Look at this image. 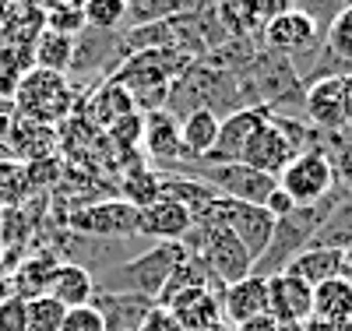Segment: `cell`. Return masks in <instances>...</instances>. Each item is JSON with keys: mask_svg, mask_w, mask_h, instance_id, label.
Segmentation results:
<instances>
[{"mask_svg": "<svg viewBox=\"0 0 352 331\" xmlns=\"http://www.w3.org/2000/svg\"><path fill=\"white\" fill-rule=\"evenodd\" d=\"M222 314H226V324H243L250 317H261L268 314V279L264 275H247L240 282H232L222 289Z\"/></svg>", "mask_w": 352, "mask_h": 331, "instance_id": "2e32d148", "label": "cell"}, {"mask_svg": "<svg viewBox=\"0 0 352 331\" xmlns=\"http://www.w3.org/2000/svg\"><path fill=\"white\" fill-rule=\"evenodd\" d=\"M131 14V0H81V21L96 36H113Z\"/></svg>", "mask_w": 352, "mask_h": 331, "instance_id": "cb8c5ba5", "label": "cell"}, {"mask_svg": "<svg viewBox=\"0 0 352 331\" xmlns=\"http://www.w3.org/2000/svg\"><path fill=\"white\" fill-rule=\"evenodd\" d=\"M56 148V134L50 124H36V120H25L14 113L11 127L4 134V152L8 159H18V162H43L53 156Z\"/></svg>", "mask_w": 352, "mask_h": 331, "instance_id": "9a60e30c", "label": "cell"}, {"mask_svg": "<svg viewBox=\"0 0 352 331\" xmlns=\"http://www.w3.org/2000/svg\"><path fill=\"white\" fill-rule=\"evenodd\" d=\"M32 67V46H0V99L14 103L18 85Z\"/></svg>", "mask_w": 352, "mask_h": 331, "instance_id": "d4e9b609", "label": "cell"}, {"mask_svg": "<svg viewBox=\"0 0 352 331\" xmlns=\"http://www.w3.org/2000/svg\"><path fill=\"white\" fill-rule=\"evenodd\" d=\"M0 233H4V208H0Z\"/></svg>", "mask_w": 352, "mask_h": 331, "instance_id": "7bdbcfd3", "label": "cell"}, {"mask_svg": "<svg viewBox=\"0 0 352 331\" xmlns=\"http://www.w3.org/2000/svg\"><path fill=\"white\" fill-rule=\"evenodd\" d=\"M173 53L166 50H141L134 56H124V64L113 71V81L124 85L134 106L144 109H162V103L173 92V67H169Z\"/></svg>", "mask_w": 352, "mask_h": 331, "instance_id": "3957f363", "label": "cell"}, {"mask_svg": "<svg viewBox=\"0 0 352 331\" xmlns=\"http://www.w3.org/2000/svg\"><path fill=\"white\" fill-rule=\"evenodd\" d=\"M300 152L292 148V141L285 138V131L272 120V113H268V124H264L254 138H250V145H247V152H243V159L240 162H247L250 169H261V173H268V176H275L278 180V173L296 159Z\"/></svg>", "mask_w": 352, "mask_h": 331, "instance_id": "5bb4252c", "label": "cell"}, {"mask_svg": "<svg viewBox=\"0 0 352 331\" xmlns=\"http://www.w3.org/2000/svg\"><path fill=\"white\" fill-rule=\"evenodd\" d=\"M176 321H180L184 331H208V328H219L226 324V314H222V289L215 286H194V289H184L176 292L169 303H162Z\"/></svg>", "mask_w": 352, "mask_h": 331, "instance_id": "9c48e42d", "label": "cell"}, {"mask_svg": "<svg viewBox=\"0 0 352 331\" xmlns=\"http://www.w3.org/2000/svg\"><path fill=\"white\" fill-rule=\"evenodd\" d=\"M180 4H184V11H194V14H201L204 8H212L215 0H180Z\"/></svg>", "mask_w": 352, "mask_h": 331, "instance_id": "ab89813d", "label": "cell"}, {"mask_svg": "<svg viewBox=\"0 0 352 331\" xmlns=\"http://www.w3.org/2000/svg\"><path fill=\"white\" fill-rule=\"evenodd\" d=\"M342 279H349V282H352V239L342 247Z\"/></svg>", "mask_w": 352, "mask_h": 331, "instance_id": "f35d334b", "label": "cell"}, {"mask_svg": "<svg viewBox=\"0 0 352 331\" xmlns=\"http://www.w3.org/2000/svg\"><path fill=\"white\" fill-rule=\"evenodd\" d=\"M46 296H53L60 307L74 310V307H88L96 299V275L88 272L85 264H74V261H60L50 275V286H46Z\"/></svg>", "mask_w": 352, "mask_h": 331, "instance_id": "e0dca14e", "label": "cell"}, {"mask_svg": "<svg viewBox=\"0 0 352 331\" xmlns=\"http://www.w3.org/2000/svg\"><path fill=\"white\" fill-rule=\"evenodd\" d=\"M32 191V184H28V169L25 162L18 159H0V208L4 204H21L25 194Z\"/></svg>", "mask_w": 352, "mask_h": 331, "instance_id": "f1b7e54d", "label": "cell"}, {"mask_svg": "<svg viewBox=\"0 0 352 331\" xmlns=\"http://www.w3.org/2000/svg\"><path fill=\"white\" fill-rule=\"evenodd\" d=\"M278 191L296 204V208H310L328 201L338 191V176L335 166L320 156V152H300L282 173H278Z\"/></svg>", "mask_w": 352, "mask_h": 331, "instance_id": "5b68a950", "label": "cell"}, {"mask_svg": "<svg viewBox=\"0 0 352 331\" xmlns=\"http://www.w3.org/2000/svg\"><path fill=\"white\" fill-rule=\"evenodd\" d=\"M268 314L278 324H307L314 314V289L285 272L268 275Z\"/></svg>", "mask_w": 352, "mask_h": 331, "instance_id": "4fadbf2b", "label": "cell"}, {"mask_svg": "<svg viewBox=\"0 0 352 331\" xmlns=\"http://www.w3.org/2000/svg\"><path fill=\"white\" fill-rule=\"evenodd\" d=\"M120 197L134 208H148L152 201L162 197V180L155 169H131L120 180Z\"/></svg>", "mask_w": 352, "mask_h": 331, "instance_id": "4316f807", "label": "cell"}, {"mask_svg": "<svg viewBox=\"0 0 352 331\" xmlns=\"http://www.w3.org/2000/svg\"><path fill=\"white\" fill-rule=\"evenodd\" d=\"M138 331H184V328H180V321H176L166 307H159V303H155L148 314H144V321H141V328H138Z\"/></svg>", "mask_w": 352, "mask_h": 331, "instance_id": "836d02e7", "label": "cell"}, {"mask_svg": "<svg viewBox=\"0 0 352 331\" xmlns=\"http://www.w3.org/2000/svg\"><path fill=\"white\" fill-rule=\"evenodd\" d=\"M14 113L25 120H36V124H56V120L71 116L74 109V92L67 74H53V71H39L32 67L25 74V81L14 92Z\"/></svg>", "mask_w": 352, "mask_h": 331, "instance_id": "277c9868", "label": "cell"}, {"mask_svg": "<svg viewBox=\"0 0 352 331\" xmlns=\"http://www.w3.org/2000/svg\"><path fill=\"white\" fill-rule=\"evenodd\" d=\"M208 331H232V324H219V328H208Z\"/></svg>", "mask_w": 352, "mask_h": 331, "instance_id": "b9f144b4", "label": "cell"}, {"mask_svg": "<svg viewBox=\"0 0 352 331\" xmlns=\"http://www.w3.org/2000/svg\"><path fill=\"white\" fill-rule=\"evenodd\" d=\"M184 254H187L184 244H155L152 250L109 268L102 282H96V292H134V296H144L155 303L166 279L173 275V268L184 261Z\"/></svg>", "mask_w": 352, "mask_h": 331, "instance_id": "6da1fadb", "label": "cell"}, {"mask_svg": "<svg viewBox=\"0 0 352 331\" xmlns=\"http://www.w3.org/2000/svg\"><path fill=\"white\" fill-rule=\"evenodd\" d=\"M74 50L78 39L67 32H53V28H43L32 43V64L39 71H53V74H67L74 67Z\"/></svg>", "mask_w": 352, "mask_h": 331, "instance_id": "44dd1931", "label": "cell"}, {"mask_svg": "<svg viewBox=\"0 0 352 331\" xmlns=\"http://www.w3.org/2000/svg\"><path fill=\"white\" fill-rule=\"evenodd\" d=\"M243 4H247L250 18L257 21V28H264L272 18H278V14H285V11L296 8V0H243Z\"/></svg>", "mask_w": 352, "mask_h": 331, "instance_id": "4dcf8cb0", "label": "cell"}, {"mask_svg": "<svg viewBox=\"0 0 352 331\" xmlns=\"http://www.w3.org/2000/svg\"><path fill=\"white\" fill-rule=\"evenodd\" d=\"M88 113H92V120L96 124H102V127H116L124 116H131V113H138V106H134V99H131V92L124 85H116L113 78L99 88V92L92 96V103H88Z\"/></svg>", "mask_w": 352, "mask_h": 331, "instance_id": "603a6c76", "label": "cell"}, {"mask_svg": "<svg viewBox=\"0 0 352 331\" xmlns=\"http://www.w3.org/2000/svg\"><path fill=\"white\" fill-rule=\"evenodd\" d=\"M303 331H352V324H342V321H317V317H310V321L303 324Z\"/></svg>", "mask_w": 352, "mask_h": 331, "instance_id": "8d00e7d4", "label": "cell"}, {"mask_svg": "<svg viewBox=\"0 0 352 331\" xmlns=\"http://www.w3.org/2000/svg\"><path fill=\"white\" fill-rule=\"evenodd\" d=\"M180 244H184L187 254H194V257L204 261V268L215 275L219 286H232V282H240V279H247L254 272L250 254L243 250V244L222 222L197 219Z\"/></svg>", "mask_w": 352, "mask_h": 331, "instance_id": "7a4b0ae2", "label": "cell"}, {"mask_svg": "<svg viewBox=\"0 0 352 331\" xmlns=\"http://www.w3.org/2000/svg\"><path fill=\"white\" fill-rule=\"evenodd\" d=\"M264 208H268V212H272L275 219H285V215H292V212H296V204H292V201H289V197H285L278 187L272 191V197H268V201H264Z\"/></svg>", "mask_w": 352, "mask_h": 331, "instance_id": "e575fe53", "label": "cell"}, {"mask_svg": "<svg viewBox=\"0 0 352 331\" xmlns=\"http://www.w3.org/2000/svg\"><path fill=\"white\" fill-rule=\"evenodd\" d=\"M342 96H345V127H352V74L342 78Z\"/></svg>", "mask_w": 352, "mask_h": 331, "instance_id": "74e56055", "label": "cell"}, {"mask_svg": "<svg viewBox=\"0 0 352 331\" xmlns=\"http://www.w3.org/2000/svg\"><path fill=\"white\" fill-rule=\"evenodd\" d=\"M109 138L120 145V148H134V145L141 141V113H131V116H124L116 127H109Z\"/></svg>", "mask_w": 352, "mask_h": 331, "instance_id": "d6a6232c", "label": "cell"}, {"mask_svg": "<svg viewBox=\"0 0 352 331\" xmlns=\"http://www.w3.org/2000/svg\"><path fill=\"white\" fill-rule=\"evenodd\" d=\"M219 113L212 109H194L180 116V141H184V162H201L219 141Z\"/></svg>", "mask_w": 352, "mask_h": 331, "instance_id": "ffe728a7", "label": "cell"}, {"mask_svg": "<svg viewBox=\"0 0 352 331\" xmlns=\"http://www.w3.org/2000/svg\"><path fill=\"white\" fill-rule=\"evenodd\" d=\"M275 331H303V324H278Z\"/></svg>", "mask_w": 352, "mask_h": 331, "instance_id": "60d3db41", "label": "cell"}, {"mask_svg": "<svg viewBox=\"0 0 352 331\" xmlns=\"http://www.w3.org/2000/svg\"><path fill=\"white\" fill-rule=\"evenodd\" d=\"M60 331H106V324H102V314H99L92 303H88V307H74V310H67Z\"/></svg>", "mask_w": 352, "mask_h": 331, "instance_id": "f546056e", "label": "cell"}, {"mask_svg": "<svg viewBox=\"0 0 352 331\" xmlns=\"http://www.w3.org/2000/svg\"><path fill=\"white\" fill-rule=\"evenodd\" d=\"M0 331H25V296L8 292L0 299Z\"/></svg>", "mask_w": 352, "mask_h": 331, "instance_id": "1f68e13d", "label": "cell"}, {"mask_svg": "<svg viewBox=\"0 0 352 331\" xmlns=\"http://www.w3.org/2000/svg\"><path fill=\"white\" fill-rule=\"evenodd\" d=\"M67 229L74 236L88 239H124L138 236V208L127 204L124 197H109V201H92V204H78L67 215Z\"/></svg>", "mask_w": 352, "mask_h": 331, "instance_id": "8992f818", "label": "cell"}, {"mask_svg": "<svg viewBox=\"0 0 352 331\" xmlns=\"http://www.w3.org/2000/svg\"><path fill=\"white\" fill-rule=\"evenodd\" d=\"M268 113H272L268 106H240V109H232L229 116H222L219 141L208 152V159H201V162H240L250 138L268 124Z\"/></svg>", "mask_w": 352, "mask_h": 331, "instance_id": "ba28073f", "label": "cell"}, {"mask_svg": "<svg viewBox=\"0 0 352 331\" xmlns=\"http://www.w3.org/2000/svg\"><path fill=\"white\" fill-rule=\"evenodd\" d=\"M60 264V257L56 254H36V257H25V264L18 268V289H14V296H39V292H46V286H50V275H53V268Z\"/></svg>", "mask_w": 352, "mask_h": 331, "instance_id": "484cf974", "label": "cell"}, {"mask_svg": "<svg viewBox=\"0 0 352 331\" xmlns=\"http://www.w3.org/2000/svg\"><path fill=\"white\" fill-rule=\"evenodd\" d=\"M282 272L292 275V279H300V282H307L314 289L320 282L342 275V250L338 247H307V250H300L296 257H292Z\"/></svg>", "mask_w": 352, "mask_h": 331, "instance_id": "d6986e66", "label": "cell"}, {"mask_svg": "<svg viewBox=\"0 0 352 331\" xmlns=\"http://www.w3.org/2000/svg\"><path fill=\"white\" fill-rule=\"evenodd\" d=\"M194 215L180 201L159 197L148 208H138V236H148L155 244H180V239L190 233Z\"/></svg>", "mask_w": 352, "mask_h": 331, "instance_id": "7c38bea8", "label": "cell"}, {"mask_svg": "<svg viewBox=\"0 0 352 331\" xmlns=\"http://www.w3.org/2000/svg\"><path fill=\"white\" fill-rule=\"evenodd\" d=\"M67 307H60L53 296L39 292L25 299V331H60Z\"/></svg>", "mask_w": 352, "mask_h": 331, "instance_id": "83f0119b", "label": "cell"}, {"mask_svg": "<svg viewBox=\"0 0 352 331\" xmlns=\"http://www.w3.org/2000/svg\"><path fill=\"white\" fill-rule=\"evenodd\" d=\"M141 141L144 152L155 166H176L184 162V141H180V116H176L169 106L166 109H152L141 113Z\"/></svg>", "mask_w": 352, "mask_h": 331, "instance_id": "8fae6325", "label": "cell"}, {"mask_svg": "<svg viewBox=\"0 0 352 331\" xmlns=\"http://www.w3.org/2000/svg\"><path fill=\"white\" fill-rule=\"evenodd\" d=\"M303 120L320 134L345 127L342 78H314L303 85Z\"/></svg>", "mask_w": 352, "mask_h": 331, "instance_id": "30bf717a", "label": "cell"}, {"mask_svg": "<svg viewBox=\"0 0 352 331\" xmlns=\"http://www.w3.org/2000/svg\"><path fill=\"white\" fill-rule=\"evenodd\" d=\"M92 307L102 314L106 331H138L144 314H148L155 303L144 299V296H134V292H96Z\"/></svg>", "mask_w": 352, "mask_h": 331, "instance_id": "ac0fdd59", "label": "cell"}, {"mask_svg": "<svg viewBox=\"0 0 352 331\" xmlns=\"http://www.w3.org/2000/svg\"><path fill=\"white\" fill-rule=\"evenodd\" d=\"M215 4H229V0H215Z\"/></svg>", "mask_w": 352, "mask_h": 331, "instance_id": "ee69618b", "label": "cell"}, {"mask_svg": "<svg viewBox=\"0 0 352 331\" xmlns=\"http://www.w3.org/2000/svg\"><path fill=\"white\" fill-rule=\"evenodd\" d=\"M275 328H278V321H275L272 314H261V317H250V321L236 324L232 331H275Z\"/></svg>", "mask_w": 352, "mask_h": 331, "instance_id": "d590c367", "label": "cell"}, {"mask_svg": "<svg viewBox=\"0 0 352 331\" xmlns=\"http://www.w3.org/2000/svg\"><path fill=\"white\" fill-rule=\"evenodd\" d=\"M310 317L352 324V282L338 275V279L314 286V314Z\"/></svg>", "mask_w": 352, "mask_h": 331, "instance_id": "7402d4cb", "label": "cell"}, {"mask_svg": "<svg viewBox=\"0 0 352 331\" xmlns=\"http://www.w3.org/2000/svg\"><path fill=\"white\" fill-rule=\"evenodd\" d=\"M320 36H324V28H320L310 14L296 11V8L278 14V18H272L268 25L261 28L264 50L278 53V56H300L307 50H317L320 46Z\"/></svg>", "mask_w": 352, "mask_h": 331, "instance_id": "52a82bcc", "label": "cell"}]
</instances>
